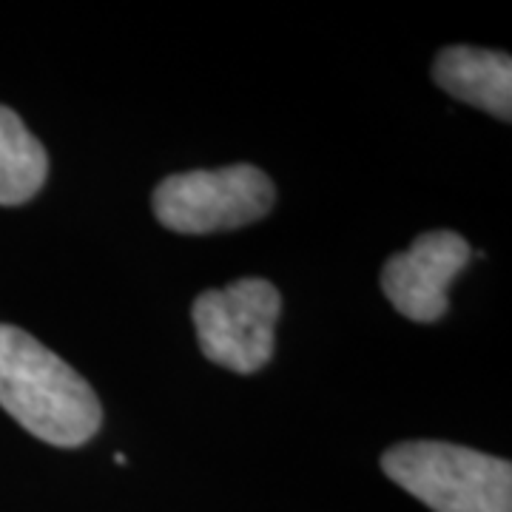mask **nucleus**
<instances>
[{"label":"nucleus","instance_id":"5","mask_svg":"<svg viewBox=\"0 0 512 512\" xmlns=\"http://www.w3.org/2000/svg\"><path fill=\"white\" fill-rule=\"evenodd\" d=\"M467 239L453 231L421 234L407 251L393 254L382 268V291L393 308L413 322H439L447 313V288L470 262Z\"/></svg>","mask_w":512,"mask_h":512},{"label":"nucleus","instance_id":"1","mask_svg":"<svg viewBox=\"0 0 512 512\" xmlns=\"http://www.w3.org/2000/svg\"><path fill=\"white\" fill-rule=\"evenodd\" d=\"M0 407L52 447L86 444L103 421L89 382L15 325H0Z\"/></svg>","mask_w":512,"mask_h":512},{"label":"nucleus","instance_id":"7","mask_svg":"<svg viewBox=\"0 0 512 512\" xmlns=\"http://www.w3.org/2000/svg\"><path fill=\"white\" fill-rule=\"evenodd\" d=\"M49 157L18 114L0 106V205L29 202L46 183Z\"/></svg>","mask_w":512,"mask_h":512},{"label":"nucleus","instance_id":"3","mask_svg":"<svg viewBox=\"0 0 512 512\" xmlns=\"http://www.w3.org/2000/svg\"><path fill=\"white\" fill-rule=\"evenodd\" d=\"M276 200L274 183L256 165L174 174L154 191V214L177 234H214L262 220Z\"/></svg>","mask_w":512,"mask_h":512},{"label":"nucleus","instance_id":"6","mask_svg":"<svg viewBox=\"0 0 512 512\" xmlns=\"http://www.w3.org/2000/svg\"><path fill=\"white\" fill-rule=\"evenodd\" d=\"M433 77L444 92L461 103L490 111L501 120L512 117L510 55L473 46H450L436 60Z\"/></svg>","mask_w":512,"mask_h":512},{"label":"nucleus","instance_id":"2","mask_svg":"<svg viewBox=\"0 0 512 512\" xmlns=\"http://www.w3.org/2000/svg\"><path fill=\"white\" fill-rule=\"evenodd\" d=\"M384 476L433 512H512V467L447 441H404L382 456Z\"/></svg>","mask_w":512,"mask_h":512},{"label":"nucleus","instance_id":"4","mask_svg":"<svg viewBox=\"0 0 512 512\" xmlns=\"http://www.w3.org/2000/svg\"><path fill=\"white\" fill-rule=\"evenodd\" d=\"M279 308V291L268 279H239L200 293L191 316L205 359L245 376L262 370L274 356Z\"/></svg>","mask_w":512,"mask_h":512}]
</instances>
